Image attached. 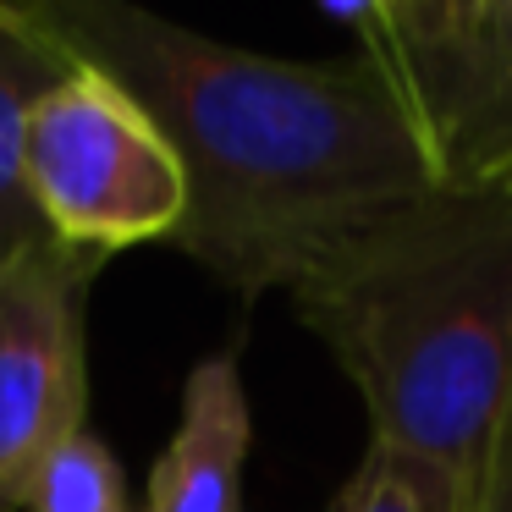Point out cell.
<instances>
[{"label": "cell", "instance_id": "1", "mask_svg": "<svg viewBox=\"0 0 512 512\" xmlns=\"http://www.w3.org/2000/svg\"><path fill=\"white\" fill-rule=\"evenodd\" d=\"M23 6L166 133L188 177L171 243L237 292H292L353 232L441 188L397 78L369 50L309 67L204 39L133 0Z\"/></svg>", "mask_w": 512, "mask_h": 512}, {"label": "cell", "instance_id": "2", "mask_svg": "<svg viewBox=\"0 0 512 512\" xmlns=\"http://www.w3.org/2000/svg\"><path fill=\"white\" fill-rule=\"evenodd\" d=\"M369 435L474 479L512 402V171L386 210L292 287Z\"/></svg>", "mask_w": 512, "mask_h": 512}, {"label": "cell", "instance_id": "3", "mask_svg": "<svg viewBox=\"0 0 512 512\" xmlns=\"http://www.w3.org/2000/svg\"><path fill=\"white\" fill-rule=\"evenodd\" d=\"M23 177L39 221L78 248L155 243L188 215V177L144 105L105 72L72 67L28 111Z\"/></svg>", "mask_w": 512, "mask_h": 512}, {"label": "cell", "instance_id": "4", "mask_svg": "<svg viewBox=\"0 0 512 512\" xmlns=\"http://www.w3.org/2000/svg\"><path fill=\"white\" fill-rule=\"evenodd\" d=\"M369 56L397 78L441 182L512 171V0H375Z\"/></svg>", "mask_w": 512, "mask_h": 512}, {"label": "cell", "instance_id": "5", "mask_svg": "<svg viewBox=\"0 0 512 512\" xmlns=\"http://www.w3.org/2000/svg\"><path fill=\"white\" fill-rule=\"evenodd\" d=\"M100 259L56 232L0 259V512H23L45 457L83 430V298Z\"/></svg>", "mask_w": 512, "mask_h": 512}, {"label": "cell", "instance_id": "6", "mask_svg": "<svg viewBox=\"0 0 512 512\" xmlns=\"http://www.w3.org/2000/svg\"><path fill=\"white\" fill-rule=\"evenodd\" d=\"M248 391L232 353L204 358L182 386V424L149 474L144 512H243Z\"/></svg>", "mask_w": 512, "mask_h": 512}, {"label": "cell", "instance_id": "7", "mask_svg": "<svg viewBox=\"0 0 512 512\" xmlns=\"http://www.w3.org/2000/svg\"><path fill=\"white\" fill-rule=\"evenodd\" d=\"M72 67L78 61L67 56V45L28 12L23 0H0V259L50 237V226L39 221L34 199H28L23 133H28V111Z\"/></svg>", "mask_w": 512, "mask_h": 512}, {"label": "cell", "instance_id": "8", "mask_svg": "<svg viewBox=\"0 0 512 512\" xmlns=\"http://www.w3.org/2000/svg\"><path fill=\"white\" fill-rule=\"evenodd\" d=\"M463 490V479L435 457L402 452L369 435L364 463L353 468V479L336 490L325 512H463Z\"/></svg>", "mask_w": 512, "mask_h": 512}, {"label": "cell", "instance_id": "9", "mask_svg": "<svg viewBox=\"0 0 512 512\" xmlns=\"http://www.w3.org/2000/svg\"><path fill=\"white\" fill-rule=\"evenodd\" d=\"M23 512H133V501H127V479L111 446L83 424L72 441H61L45 457V468L28 485Z\"/></svg>", "mask_w": 512, "mask_h": 512}, {"label": "cell", "instance_id": "10", "mask_svg": "<svg viewBox=\"0 0 512 512\" xmlns=\"http://www.w3.org/2000/svg\"><path fill=\"white\" fill-rule=\"evenodd\" d=\"M463 512H512V402L501 413L496 435H490L485 463L474 468L463 490Z\"/></svg>", "mask_w": 512, "mask_h": 512}]
</instances>
